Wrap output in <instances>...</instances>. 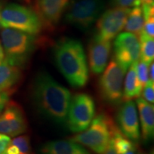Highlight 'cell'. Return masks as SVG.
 Returning a JSON list of instances; mask_svg holds the SVG:
<instances>
[{"label":"cell","instance_id":"6da1fadb","mask_svg":"<svg viewBox=\"0 0 154 154\" xmlns=\"http://www.w3.org/2000/svg\"><path fill=\"white\" fill-rule=\"evenodd\" d=\"M32 98L40 113L58 124H66L71 92L49 73L40 72L34 77Z\"/></svg>","mask_w":154,"mask_h":154},{"label":"cell","instance_id":"7a4b0ae2","mask_svg":"<svg viewBox=\"0 0 154 154\" xmlns=\"http://www.w3.org/2000/svg\"><path fill=\"white\" fill-rule=\"evenodd\" d=\"M54 57L58 69L74 88H83L88 81V67L82 44L63 37L56 43Z\"/></svg>","mask_w":154,"mask_h":154},{"label":"cell","instance_id":"3957f363","mask_svg":"<svg viewBox=\"0 0 154 154\" xmlns=\"http://www.w3.org/2000/svg\"><path fill=\"white\" fill-rule=\"evenodd\" d=\"M0 35L5 59L22 69L35 49V35L11 28H4Z\"/></svg>","mask_w":154,"mask_h":154},{"label":"cell","instance_id":"277c9868","mask_svg":"<svg viewBox=\"0 0 154 154\" xmlns=\"http://www.w3.org/2000/svg\"><path fill=\"white\" fill-rule=\"evenodd\" d=\"M117 126L109 116L100 113L92 120L85 131L75 135L70 140L86 146L96 154H103Z\"/></svg>","mask_w":154,"mask_h":154},{"label":"cell","instance_id":"5b68a950","mask_svg":"<svg viewBox=\"0 0 154 154\" xmlns=\"http://www.w3.org/2000/svg\"><path fill=\"white\" fill-rule=\"evenodd\" d=\"M2 26L37 35L42 32L43 24L37 13L25 6L9 4L2 7L0 14Z\"/></svg>","mask_w":154,"mask_h":154},{"label":"cell","instance_id":"8992f818","mask_svg":"<svg viewBox=\"0 0 154 154\" xmlns=\"http://www.w3.org/2000/svg\"><path fill=\"white\" fill-rule=\"evenodd\" d=\"M103 0H79L69 7L65 21L82 31L88 30L104 9Z\"/></svg>","mask_w":154,"mask_h":154},{"label":"cell","instance_id":"52a82bcc","mask_svg":"<svg viewBox=\"0 0 154 154\" xmlns=\"http://www.w3.org/2000/svg\"><path fill=\"white\" fill-rule=\"evenodd\" d=\"M95 116L93 98L86 93L77 94L71 100L66 124L73 133H81L89 126Z\"/></svg>","mask_w":154,"mask_h":154},{"label":"cell","instance_id":"ba28073f","mask_svg":"<svg viewBox=\"0 0 154 154\" xmlns=\"http://www.w3.org/2000/svg\"><path fill=\"white\" fill-rule=\"evenodd\" d=\"M103 72L99 84V94L102 100L112 106L120 104L124 101V72L118 63L112 59Z\"/></svg>","mask_w":154,"mask_h":154},{"label":"cell","instance_id":"9c48e42d","mask_svg":"<svg viewBox=\"0 0 154 154\" xmlns=\"http://www.w3.org/2000/svg\"><path fill=\"white\" fill-rule=\"evenodd\" d=\"M131 9L116 7L102 13L96 21L95 35L105 41H111L124 29Z\"/></svg>","mask_w":154,"mask_h":154},{"label":"cell","instance_id":"30bf717a","mask_svg":"<svg viewBox=\"0 0 154 154\" xmlns=\"http://www.w3.org/2000/svg\"><path fill=\"white\" fill-rule=\"evenodd\" d=\"M114 60L127 72L132 63L139 61V38L130 32H124L117 35L114 42Z\"/></svg>","mask_w":154,"mask_h":154},{"label":"cell","instance_id":"8fae6325","mask_svg":"<svg viewBox=\"0 0 154 154\" xmlns=\"http://www.w3.org/2000/svg\"><path fill=\"white\" fill-rule=\"evenodd\" d=\"M27 127L22 108L15 101H9L0 114V134L15 137L26 132Z\"/></svg>","mask_w":154,"mask_h":154},{"label":"cell","instance_id":"7c38bea8","mask_svg":"<svg viewBox=\"0 0 154 154\" xmlns=\"http://www.w3.org/2000/svg\"><path fill=\"white\" fill-rule=\"evenodd\" d=\"M116 121L121 134L133 143H138L140 138L139 121L136 105L132 100L126 101L119 108Z\"/></svg>","mask_w":154,"mask_h":154},{"label":"cell","instance_id":"4fadbf2b","mask_svg":"<svg viewBox=\"0 0 154 154\" xmlns=\"http://www.w3.org/2000/svg\"><path fill=\"white\" fill-rule=\"evenodd\" d=\"M88 61L91 72L95 74L103 73L110 57L111 43L94 35L88 44Z\"/></svg>","mask_w":154,"mask_h":154},{"label":"cell","instance_id":"5bb4252c","mask_svg":"<svg viewBox=\"0 0 154 154\" xmlns=\"http://www.w3.org/2000/svg\"><path fill=\"white\" fill-rule=\"evenodd\" d=\"M69 0H37L38 15L48 27L56 26L62 17Z\"/></svg>","mask_w":154,"mask_h":154},{"label":"cell","instance_id":"9a60e30c","mask_svg":"<svg viewBox=\"0 0 154 154\" xmlns=\"http://www.w3.org/2000/svg\"><path fill=\"white\" fill-rule=\"evenodd\" d=\"M136 106L140 115L142 138L144 143L153 139L154 136V106L143 98L136 99Z\"/></svg>","mask_w":154,"mask_h":154},{"label":"cell","instance_id":"2e32d148","mask_svg":"<svg viewBox=\"0 0 154 154\" xmlns=\"http://www.w3.org/2000/svg\"><path fill=\"white\" fill-rule=\"evenodd\" d=\"M41 154H91L81 144L72 140H57L42 144Z\"/></svg>","mask_w":154,"mask_h":154},{"label":"cell","instance_id":"e0dca14e","mask_svg":"<svg viewBox=\"0 0 154 154\" xmlns=\"http://www.w3.org/2000/svg\"><path fill=\"white\" fill-rule=\"evenodd\" d=\"M22 70L20 67L11 64L5 59L0 63V92L13 91L20 82Z\"/></svg>","mask_w":154,"mask_h":154},{"label":"cell","instance_id":"ac0fdd59","mask_svg":"<svg viewBox=\"0 0 154 154\" xmlns=\"http://www.w3.org/2000/svg\"><path fill=\"white\" fill-rule=\"evenodd\" d=\"M136 63H132L129 67V71L127 73L124 84V101L137 99L142 93L143 87L137 76Z\"/></svg>","mask_w":154,"mask_h":154},{"label":"cell","instance_id":"d6986e66","mask_svg":"<svg viewBox=\"0 0 154 154\" xmlns=\"http://www.w3.org/2000/svg\"><path fill=\"white\" fill-rule=\"evenodd\" d=\"M144 22L145 20L140 6L134 7L128 13L124 26V29L126 32L135 34L139 38Z\"/></svg>","mask_w":154,"mask_h":154},{"label":"cell","instance_id":"ffe728a7","mask_svg":"<svg viewBox=\"0 0 154 154\" xmlns=\"http://www.w3.org/2000/svg\"><path fill=\"white\" fill-rule=\"evenodd\" d=\"M140 58V61L151 64L154 58V40L153 38L139 36Z\"/></svg>","mask_w":154,"mask_h":154},{"label":"cell","instance_id":"44dd1931","mask_svg":"<svg viewBox=\"0 0 154 154\" xmlns=\"http://www.w3.org/2000/svg\"><path fill=\"white\" fill-rule=\"evenodd\" d=\"M10 143L14 144L18 148L19 154H33L32 146L30 143V138L27 135L17 136L12 140H11Z\"/></svg>","mask_w":154,"mask_h":154},{"label":"cell","instance_id":"7402d4cb","mask_svg":"<svg viewBox=\"0 0 154 154\" xmlns=\"http://www.w3.org/2000/svg\"><path fill=\"white\" fill-rule=\"evenodd\" d=\"M149 65L141 61H138L136 63V73L138 80L141 84L142 87L146 85L149 80Z\"/></svg>","mask_w":154,"mask_h":154},{"label":"cell","instance_id":"603a6c76","mask_svg":"<svg viewBox=\"0 0 154 154\" xmlns=\"http://www.w3.org/2000/svg\"><path fill=\"white\" fill-rule=\"evenodd\" d=\"M139 36L153 38L154 36V16L150 17L144 22L141 33Z\"/></svg>","mask_w":154,"mask_h":154},{"label":"cell","instance_id":"cb8c5ba5","mask_svg":"<svg viewBox=\"0 0 154 154\" xmlns=\"http://www.w3.org/2000/svg\"><path fill=\"white\" fill-rule=\"evenodd\" d=\"M143 99L151 103L154 102V82L151 80L148 81L146 85L143 86Z\"/></svg>","mask_w":154,"mask_h":154},{"label":"cell","instance_id":"d4e9b609","mask_svg":"<svg viewBox=\"0 0 154 154\" xmlns=\"http://www.w3.org/2000/svg\"><path fill=\"white\" fill-rule=\"evenodd\" d=\"M116 7H134L140 6L141 4L140 0H113Z\"/></svg>","mask_w":154,"mask_h":154},{"label":"cell","instance_id":"484cf974","mask_svg":"<svg viewBox=\"0 0 154 154\" xmlns=\"http://www.w3.org/2000/svg\"><path fill=\"white\" fill-rule=\"evenodd\" d=\"M141 9L143 11L144 20H147L150 17L154 16V6L153 4L142 3Z\"/></svg>","mask_w":154,"mask_h":154},{"label":"cell","instance_id":"4316f807","mask_svg":"<svg viewBox=\"0 0 154 154\" xmlns=\"http://www.w3.org/2000/svg\"><path fill=\"white\" fill-rule=\"evenodd\" d=\"M12 93L13 91L0 92V114L3 111L7 102L9 101V97Z\"/></svg>","mask_w":154,"mask_h":154},{"label":"cell","instance_id":"83f0119b","mask_svg":"<svg viewBox=\"0 0 154 154\" xmlns=\"http://www.w3.org/2000/svg\"><path fill=\"white\" fill-rule=\"evenodd\" d=\"M11 142L10 137L7 135L0 134V154H4Z\"/></svg>","mask_w":154,"mask_h":154},{"label":"cell","instance_id":"f1b7e54d","mask_svg":"<svg viewBox=\"0 0 154 154\" xmlns=\"http://www.w3.org/2000/svg\"><path fill=\"white\" fill-rule=\"evenodd\" d=\"M103 154H118L116 151V150L113 147V140L111 139V142L109 143V146H108L107 149H106V151H104V153Z\"/></svg>","mask_w":154,"mask_h":154},{"label":"cell","instance_id":"f546056e","mask_svg":"<svg viewBox=\"0 0 154 154\" xmlns=\"http://www.w3.org/2000/svg\"><path fill=\"white\" fill-rule=\"evenodd\" d=\"M153 70H154V64L152 62L149 66V80L153 82L154 80V76H153Z\"/></svg>","mask_w":154,"mask_h":154},{"label":"cell","instance_id":"4dcf8cb0","mask_svg":"<svg viewBox=\"0 0 154 154\" xmlns=\"http://www.w3.org/2000/svg\"><path fill=\"white\" fill-rule=\"evenodd\" d=\"M4 59H5V52H4L2 45L0 43V63H1Z\"/></svg>","mask_w":154,"mask_h":154},{"label":"cell","instance_id":"1f68e13d","mask_svg":"<svg viewBox=\"0 0 154 154\" xmlns=\"http://www.w3.org/2000/svg\"><path fill=\"white\" fill-rule=\"evenodd\" d=\"M136 151V146H134V148H132L131 149H130L129 151L126 152V153H124V154H135Z\"/></svg>","mask_w":154,"mask_h":154},{"label":"cell","instance_id":"d6a6232c","mask_svg":"<svg viewBox=\"0 0 154 154\" xmlns=\"http://www.w3.org/2000/svg\"><path fill=\"white\" fill-rule=\"evenodd\" d=\"M141 3H145V4H153L154 3V0H140Z\"/></svg>","mask_w":154,"mask_h":154},{"label":"cell","instance_id":"836d02e7","mask_svg":"<svg viewBox=\"0 0 154 154\" xmlns=\"http://www.w3.org/2000/svg\"><path fill=\"white\" fill-rule=\"evenodd\" d=\"M2 9V4L0 2V14H1ZM1 28H2V24H1V20H0V31H1Z\"/></svg>","mask_w":154,"mask_h":154},{"label":"cell","instance_id":"e575fe53","mask_svg":"<svg viewBox=\"0 0 154 154\" xmlns=\"http://www.w3.org/2000/svg\"><path fill=\"white\" fill-rule=\"evenodd\" d=\"M137 154H145V153H144L142 151H138V153H137Z\"/></svg>","mask_w":154,"mask_h":154}]
</instances>
